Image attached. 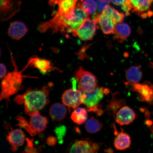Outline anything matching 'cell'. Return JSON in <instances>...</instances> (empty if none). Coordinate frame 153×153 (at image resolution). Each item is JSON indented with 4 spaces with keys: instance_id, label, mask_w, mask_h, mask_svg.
Here are the masks:
<instances>
[{
    "instance_id": "27",
    "label": "cell",
    "mask_w": 153,
    "mask_h": 153,
    "mask_svg": "<svg viewBox=\"0 0 153 153\" xmlns=\"http://www.w3.org/2000/svg\"><path fill=\"white\" fill-rule=\"evenodd\" d=\"M16 120L18 122L16 126L23 128L32 137L35 136L37 135L36 132L32 128L29 122H28L25 118L20 115H18L16 116Z\"/></svg>"
},
{
    "instance_id": "22",
    "label": "cell",
    "mask_w": 153,
    "mask_h": 153,
    "mask_svg": "<svg viewBox=\"0 0 153 153\" xmlns=\"http://www.w3.org/2000/svg\"><path fill=\"white\" fill-rule=\"evenodd\" d=\"M126 79L131 83H138L142 79L143 74L139 66L131 67L126 72Z\"/></svg>"
},
{
    "instance_id": "1",
    "label": "cell",
    "mask_w": 153,
    "mask_h": 153,
    "mask_svg": "<svg viewBox=\"0 0 153 153\" xmlns=\"http://www.w3.org/2000/svg\"><path fill=\"white\" fill-rule=\"evenodd\" d=\"M49 90L47 86L41 89L28 90L23 94L15 97V101L19 105H24L25 112L30 116L43 109L49 102Z\"/></svg>"
},
{
    "instance_id": "31",
    "label": "cell",
    "mask_w": 153,
    "mask_h": 153,
    "mask_svg": "<svg viewBox=\"0 0 153 153\" xmlns=\"http://www.w3.org/2000/svg\"><path fill=\"white\" fill-rule=\"evenodd\" d=\"M57 139L54 137L50 136L47 139V144L51 146H54L56 144Z\"/></svg>"
},
{
    "instance_id": "28",
    "label": "cell",
    "mask_w": 153,
    "mask_h": 153,
    "mask_svg": "<svg viewBox=\"0 0 153 153\" xmlns=\"http://www.w3.org/2000/svg\"><path fill=\"white\" fill-rule=\"evenodd\" d=\"M66 128L64 126L57 127L54 130V132L57 136L59 143L62 144L63 143V139L65 135L66 132Z\"/></svg>"
},
{
    "instance_id": "17",
    "label": "cell",
    "mask_w": 153,
    "mask_h": 153,
    "mask_svg": "<svg viewBox=\"0 0 153 153\" xmlns=\"http://www.w3.org/2000/svg\"><path fill=\"white\" fill-rule=\"evenodd\" d=\"M30 117V125L37 134H40L45 131L48 122L46 117L42 116L40 112H36Z\"/></svg>"
},
{
    "instance_id": "5",
    "label": "cell",
    "mask_w": 153,
    "mask_h": 153,
    "mask_svg": "<svg viewBox=\"0 0 153 153\" xmlns=\"http://www.w3.org/2000/svg\"><path fill=\"white\" fill-rule=\"evenodd\" d=\"M21 0H0V20L7 22L20 10Z\"/></svg>"
},
{
    "instance_id": "12",
    "label": "cell",
    "mask_w": 153,
    "mask_h": 153,
    "mask_svg": "<svg viewBox=\"0 0 153 153\" xmlns=\"http://www.w3.org/2000/svg\"><path fill=\"white\" fill-rule=\"evenodd\" d=\"M99 25L103 33L106 34L114 33L117 24L114 19L102 12L97 15L94 19Z\"/></svg>"
},
{
    "instance_id": "3",
    "label": "cell",
    "mask_w": 153,
    "mask_h": 153,
    "mask_svg": "<svg viewBox=\"0 0 153 153\" xmlns=\"http://www.w3.org/2000/svg\"><path fill=\"white\" fill-rule=\"evenodd\" d=\"M74 78L78 88L82 91L91 92L98 87L97 78L91 72L87 71L81 67L74 74Z\"/></svg>"
},
{
    "instance_id": "7",
    "label": "cell",
    "mask_w": 153,
    "mask_h": 153,
    "mask_svg": "<svg viewBox=\"0 0 153 153\" xmlns=\"http://www.w3.org/2000/svg\"><path fill=\"white\" fill-rule=\"evenodd\" d=\"M126 3L131 11L143 19L152 16L153 0H127Z\"/></svg>"
},
{
    "instance_id": "20",
    "label": "cell",
    "mask_w": 153,
    "mask_h": 153,
    "mask_svg": "<svg viewBox=\"0 0 153 153\" xmlns=\"http://www.w3.org/2000/svg\"><path fill=\"white\" fill-rule=\"evenodd\" d=\"M131 143L130 136L124 133L123 130H122L114 140V145L115 148L117 150H123L129 148Z\"/></svg>"
},
{
    "instance_id": "8",
    "label": "cell",
    "mask_w": 153,
    "mask_h": 153,
    "mask_svg": "<svg viewBox=\"0 0 153 153\" xmlns=\"http://www.w3.org/2000/svg\"><path fill=\"white\" fill-rule=\"evenodd\" d=\"M130 84L133 91L139 94V97L141 101L153 105V85L150 82H146L143 84L131 83Z\"/></svg>"
},
{
    "instance_id": "35",
    "label": "cell",
    "mask_w": 153,
    "mask_h": 153,
    "mask_svg": "<svg viewBox=\"0 0 153 153\" xmlns=\"http://www.w3.org/2000/svg\"><path fill=\"white\" fill-rule=\"evenodd\" d=\"M150 65L151 67L153 68V62L150 63Z\"/></svg>"
},
{
    "instance_id": "9",
    "label": "cell",
    "mask_w": 153,
    "mask_h": 153,
    "mask_svg": "<svg viewBox=\"0 0 153 153\" xmlns=\"http://www.w3.org/2000/svg\"><path fill=\"white\" fill-rule=\"evenodd\" d=\"M78 0H49L51 5L57 4V14L61 16L70 18L73 14Z\"/></svg>"
},
{
    "instance_id": "25",
    "label": "cell",
    "mask_w": 153,
    "mask_h": 153,
    "mask_svg": "<svg viewBox=\"0 0 153 153\" xmlns=\"http://www.w3.org/2000/svg\"><path fill=\"white\" fill-rule=\"evenodd\" d=\"M102 12L109 15L117 24L123 22L124 17L123 13L119 12L110 5L105 7Z\"/></svg>"
},
{
    "instance_id": "33",
    "label": "cell",
    "mask_w": 153,
    "mask_h": 153,
    "mask_svg": "<svg viewBox=\"0 0 153 153\" xmlns=\"http://www.w3.org/2000/svg\"><path fill=\"white\" fill-rule=\"evenodd\" d=\"M126 1L127 0H111L112 2L115 5L120 6L121 7L126 4Z\"/></svg>"
},
{
    "instance_id": "30",
    "label": "cell",
    "mask_w": 153,
    "mask_h": 153,
    "mask_svg": "<svg viewBox=\"0 0 153 153\" xmlns=\"http://www.w3.org/2000/svg\"><path fill=\"white\" fill-rule=\"evenodd\" d=\"M111 0H97V6L100 11H102L110 3Z\"/></svg>"
},
{
    "instance_id": "21",
    "label": "cell",
    "mask_w": 153,
    "mask_h": 153,
    "mask_svg": "<svg viewBox=\"0 0 153 153\" xmlns=\"http://www.w3.org/2000/svg\"><path fill=\"white\" fill-rule=\"evenodd\" d=\"M131 29L127 24L120 23L116 25L114 28V38L120 40L125 39L131 33Z\"/></svg>"
},
{
    "instance_id": "10",
    "label": "cell",
    "mask_w": 153,
    "mask_h": 153,
    "mask_svg": "<svg viewBox=\"0 0 153 153\" xmlns=\"http://www.w3.org/2000/svg\"><path fill=\"white\" fill-rule=\"evenodd\" d=\"M82 91L79 90L70 89L64 92L62 97L63 104L69 108L75 109L82 104Z\"/></svg>"
},
{
    "instance_id": "32",
    "label": "cell",
    "mask_w": 153,
    "mask_h": 153,
    "mask_svg": "<svg viewBox=\"0 0 153 153\" xmlns=\"http://www.w3.org/2000/svg\"><path fill=\"white\" fill-rule=\"evenodd\" d=\"M0 69H1V79L6 75L7 68L5 65L1 63L0 65Z\"/></svg>"
},
{
    "instance_id": "29",
    "label": "cell",
    "mask_w": 153,
    "mask_h": 153,
    "mask_svg": "<svg viewBox=\"0 0 153 153\" xmlns=\"http://www.w3.org/2000/svg\"><path fill=\"white\" fill-rule=\"evenodd\" d=\"M27 145L25 148V152L26 153H36L37 152L34 146L33 141L32 140H30L29 139H27Z\"/></svg>"
},
{
    "instance_id": "23",
    "label": "cell",
    "mask_w": 153,
    "mask_h": 153,
    "mask_svg": "<svg viewBox=\"0 0 153 153\" xmlns=\"http://www.w3.org/2000/svg\"><path fill=\"white\" fill-rule=\"evenodd\" d=\"M88 116L87 111L85 108L77 107L72 112L71 118L74 123L81 125L87 121Z\"/></svg>"
},
{
    "instance_id": "34",
    "label": "cell",
    "mask_w": 153,
    "mask_h": 153,
    "mask_svg": "<svg viewBox=\"0 0 153 153\" xmlns=\"http://www.w3.org/2000/svg\"><path fill=\"white\" fill-rule=\"evenodd\" d=\"M146 123L147 125H148L149 127H150L151 131H152L153 134V126H152V122L150 120H147L146 121Z\"/></svg>"
},
{
    "instance_id": "18",
    "label": "cell",
    "mask_w": 153,
    "mask_h": 153,
    "mask_svg": "<svg viewBox=\"0 0 153 153\" xmlns=\"http://www.w3.org/2000/svg\"><path fill=\"white\" fill-rule=\"evenodd\" d=\"M7 140L11 146V150L16 152L17 148L24 144L25 135L22 130L16 129L9 133L7 137Z\"/></svg>"
},
{
    "instance_id": "24",
    "label": "cell",
    "mask_w": 153,
    "mask_h": 153,
    "mask_svg": "<svg viewBox=\"0 0 153 153\" xmlns=\"http://www.w3.org/2000/svg\"><path fill=\"white\" fill-rule=\"evenodd\" d=\"M77 5H79L89 15L94 14L97 6L94 0H78Z\"/></svg>"
},
{
    "instance_id": "4",
    "label": "cell",
    "mask_w": 153,
    "mask_h": 153,
    "mask_svg": "<svg viewBox=\"0 0 153 153\" xmlns=\"http://www.w3.org/2000/svg\"><path fill=\"white\" fill-rule=\"evenodd\" d=\"M109 92L108 89L98 87L91 92L82 91V103L89 108V111L97 112L100 110L98 108L99 102L102 100L104 94Z\"/></svg>"
},
{
    "instance_id": "13",
    "label": "cell",
    "mask_w": 153,
    "mask_h": 153,
    "mask_svg": "<svg viewBox=\"0 0 153 153\" xmlns=\"http://www.w3.org/2000/svg\"><path fill=\"white\" fill-rule=\"evenodd\" d=\"M29 66L33 67L37 69L40 72L43 74H46L52 71L58 70L61 72L62 71L56 68L53 66L51 63L48 60L41 59L37 56H34L29 59L27 67Z\"/></svg>"
},
{
    "instance_id": "6",
    "label": "cell",
    "mask_w": 153,
    "mask_h": 153,
    "mask_svg": "<svg viewBox=\"0 0 153 153\" xmlns=\"http://www.w3.org/2000/svg\"><path fill=\"white\" fill-rule=\"evenodd\" d=\"M97 23L94 19L88 18L84 21L78 29L73 32L74 37H78L82 41H89L93 39L97 28Z\"/></svg>"
},
{
    "instance_id": "19",
    "label": "cell",
    "mask_w": 153,
    "mask_h": 153,
    "mask_svg": "<svg viewBox=\"0 0 153 153\" xmlns=\"http://www.w3.org/2000/svg\"><path fill=\"white\" fill-rule=\"evenodd\" d=\"M67 113L65 105L59 103H55L49 109V114L52 119L56 121L64 120Z\"/></svg>"
},
{
    "instance_id": "2",
    "label": "cell",
    "mask_w": 153,
    "mask_h": 153,
    "mask_svg": "<svg viewBox=\"0 0 153 153\" xmlns=\"http://www.w3.org/2000/svg\"><path fill=\"white\" fill-rule=\"evenodd\" d=\"M23 71H15L9 73L3 78L1 83V93L0 100L8 99L20 89L23 80Z\"/></svg>"
},
{
    "instance_id": "11",
    "label": "cell",
    "mask_w": 153,
    "mask_h": 153,
    "mask_svg": "<svg viewBox=\"0 0 153 153\" xmlns=\"http://www.w3.org/2000/svg\"><path fill=\"white\" fill-rule=\"evenodd\" d=\"M89 18V15L79 5L76 4L73 14L69 19V33H72L78 29L81 26L84 21Z\"/></svg>"
},
{
    "instance_id": "15",
    "label": "cell",
    "mask_w": 153,
    "mask_h": 153,
    "mask_svg": "<svg viewBox=\"0 0 153 153\" xmlns=\"http://www.w3.org/2000/svg\"><path fill=\"white\" fill-rule=\"evenodd\" d=\"M28 31V28L24 22L16 21L10 25L7 33L11 39L19 41L23 38Z\"/></svg>"
},
{
    "instance_id": "14",
    "label": "cell",
    "mask_w": 153,
    "mask_h": 153,
    "mask_svg": "<svg viewBox=\"0 0 153 153\" xmlns=\"http://www.w3.org/2000/svg\"><path fill=\"white\" fill-rule=\"evenodd\" d=\"M99 146L97 143L87 140L76 141L73 144L70 149V153H96L99 150Z\"/></svg>"
},
{
    "instance_id": "26",
    "label": "cell",
    "mask_w": 153,
    "mask_h": 153,
    "mask_svg": "<svg viewBox=\"0 0 153 153\" xmlns=\"http://www.w3.org/2000/svg\"><path fill=\"white\" fill-rule=\"evenodd\" d=\"M102 124L94 118L92 117L88 120L85 126L88 132L91 133H95L100 131L102 128Z\"/></svg>"
},
{
    "instance_id": "16",
    "label": "cell",
    "mask_w": 153,
    "mask_h": 153,
    "mask_svg": "<svg viewBox=\"0 0 153 153\" xmlns=\"http://www.w3.org/2000/svg\"><path fill=\"white\" fill-rule=\"evenodd\" d=\"M136 117L134 111L129 107L124 106L120 108L116 115L117 123L121 126L128 125L132 122Z\"/></svg>"
}]
</instances>
